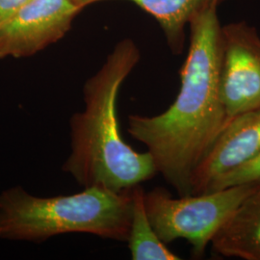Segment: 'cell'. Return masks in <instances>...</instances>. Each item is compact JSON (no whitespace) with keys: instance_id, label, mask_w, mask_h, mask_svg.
Listing matches in <instances>:
<instances>
[{"instance_id":"obj_1","label":"cell","mask_w":260,"mask_h":260,"mask_svg":"<svg viewBox=\"0 0 260 260\" xmlns=\"http://www.w3.org/2000/svg\"><path fill=\"white\" fill-rule=\"evenodd\" d=\"M215 1L190 22V45L175 102L154 116L129 115L127 132L178 196L192 195L196 167L228 124L220 94L222 25Z\"/></svg>"},{"instance_id":"obj_2","label":"cell","mask_w":260,"mask_h":260,"mask_svg":"<svg viewBox=\"0 0 260 260\" xmlns=\"http://www.w3.org/2000/svg\"><path fill=\"white\" fill-rule=\"evenodd\" d=\"M140 59L137 45L121 40L84 85V108L70 119L71 152L62 167L84 188L122 192L157 175L149 151L139 152L122 138L118 118L121 85Z\"/></svg>"},{"instance_id":"obj_3","label":"cell","mask_w":260,"mask_h":260,"mask_svg":"<svg viewBox=\"0 0 260 260\" xmlns=\"http://www.w3.org/2000/svg\"><path fill=\"white\" fill-rule=\"evenodd\" d=\"M131 211V189L116 192L93 186L73 195L42 198L14 186L0 194V239L41 243L67 233H88L126 242Z\"/></svg>"},{"instance_id":"obj_4","label":"cell","mask_w":260,"mask_h":260,"mask_svg":"<svg viewBox=\"0 0 260 260\" xmlns=\"http://www.w3.org/2000/svg\"><path fill=\"white\" fill-rule=\"evenodd\" d=\"M258 190L260 183H246L176 199L167 189L155 187L145 192L144 202L160 239L165 244L184 239L191 244L193 256L201 258L215 234Z\"/></svg>"},{"instance_id":"obj_5","label":"cell","mask_w":260,"mask_h":260,"mask_svg":"<svg viewBox=\"0 0 260 260\" xmlns=\"http://www.w3.org/2000/svg\"><path fill=\"white\" fill-rule=\"evenodd\" d=\"M220 94L228 123L260 108V36L244 21L222 26Z\"/></svg>"},{"instance_id":"obj_6","label":"cell","mask_w":260,"mask_h":260,"mask_svg":"<svg viewBox=\"0 0 260 260\" xmlns=\"http://www.w3.org/2000/svg\"><path fill=\"white\" fill-rule=\"evenodd\" d=\"M81 8L74 0H31L0 25V59L29 57L64 37Z\"/></svg>"},{"instance_id":"obj_7","label":"cell","mask_w":260,"mask_h":260,"mask_svg":"<svg viewBox=\"0 0 260 260\" xmlns=\"http://www.w3.org/2000/svg\"><path fill=\"white\" fill-rule=\"evenodd\" d=\"M260 154V108L233 118L196 167L192 195L206 193L216 179Z\"/></svg>"},{"instance_id":"obj_8","label":"cell","mask_w":260,"mask_h":260,"mask_svg":"<svg viewBox=\"0 0 260 260\" xmlns=\"http://www.w3.org/2000/svg\"><path fill=\"white\" fill-rule=\"evenodd\" d=\"M215 254L260 260V190L250 196L211 241Z\"/></svg>"},{"instance_id":"obj_9","label":"cell","mask_w":260,"mask_h":260,"mask_svg":"<svg viewBox=\"0 0 260 260\" xmlns=\"http://www.w3.org/2000/svg\"><path fill=\"white\" fill-rule=\"evenodd\" d=\"M83 9L86 6L104 0H74ZM149 13L157 20L175 54L183 51L185 26L215 1L223 0H127Z\"/></svg>"},{"instance_id":"obj_10","label":"cell","mask_w":260,"mask_h":260,"mask_svg":"<svg viewBox=\"0 0 260 260\" xmlns=\"http://www.w3.org/2000/svg\"><path fill=\"white\" fill-rule=\"evenodd\" d=\"M145 191L140 185L131 188L132 211L127 245L131 259L179 260V255L173 252L160 239L149 221L144 202Z\"/></svg>"},{"instance_id":"obj_11","label":"cell","mask_w":260,"mask_h":260,"mask_svg":"<svg viewBox=\"0 0 260 260\" xmlns=\"http://www.w3.org/2000/svg\"><path fill=\"white\" fill-rule=\"evenodd\" d=\"M246 183H260V154L216 179L207 192Z\"/></svg>"},{"instance_id":"obj_12","label":"cell","mask_w":260,"mask_h":260,"mask_svg":"<svg viewBox=\"0 0 260 260\" xmlns=\"http://www.w3.org/2000/svg\"><path fill=\"white\" fill-rule=\"evenodd\" d=\"M31 0H0V25L11 19Z\"/></svg>"}]
</instances>
